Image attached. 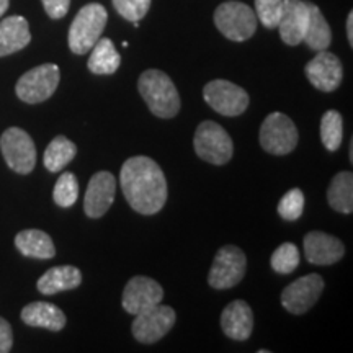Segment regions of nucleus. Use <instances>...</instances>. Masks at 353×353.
Segmentation results:
<instances>
[{"label":"nucleus","instance_id":"obj_1","mask_svg":"<svg viewBox=\"0 0 353 353\" xmlns=\"http://www.w3.org/2000/svg\"><path fill=\"white\" fill-rule=\"evenodd\" d=\"M123 195L136 213L151 216L164 208L167 180L156 161L145 156L128 159L120 172Z\"/></svg>","mask_w":353,"mask_h":353},{"label":"nucleus","instance_id":"obj_2","mask_svg":"<svg viewBox=\"0 0 353 353\" xmlns=\"http://www.w3.org/2000/svg\"><path fill=\"white\" fill-rule=\"evenodd\" d=\"M138 90L156 117L169 120L180 112V97L175 83L162 70H144L138 81Z\"/></svg>","mask_w":353,"mask_h":353},{"label":"nucleus","instance_id":"obj_3","mask_svg":"<svg viewBox=\"0 0 353 353\" xmlns=\"http://www.w3.org/2000/svg\"><path fill=\"white\" fill-rule=\"evenodd\" d=\"M108 21V12L101 3H87L82 7L69 28V50L74 54H85L101 38Z\"/></svg>","mask_w":353,"mask_h":353},{"label":"nucleus","instance_id":"obj_4","mask_svg":"<svg viewBox=\"0 0 353 353\" xmlns=\"http://www.w3.org/2000/svg\"><path fill=\"white\" fill-rule=\"evenodd\" d=\"M214 25L223 37L236 43L247 41L257 32V15L244 2H224L214 10Z\"/></svg>","mask_w":353,"mask_h":353},{"label":"nucleus","instance_id":"obj_5","mask_svg":"<svg viewBox=\"0 0 353 353\" xmlns=\"http://www.w3.org/2000/svg\"><path fill=\"white\" fill-rule=\"evenodd\" d=\"M193 145L198 157L214 165L228 164L234 154L231 136L223 126L210 120L198 125Z\"/></svg>","mask_w":353,"mask_h":353},{"label":"nucleus","instance_id":"obj_6","mask_svg":"<svg viewBox=\"0 0 353 353\" xmlns=\"http://www.w3.org/2000/svg\"><path fill=\"white\" fill-rule=\"evenodd\" d=\"M61 81L59 68L56 64H41L30 69L19 79L15 92L25 103H41L51 99Z\"/></svg>","mask_w":353,"mask_h":353},{"label":"nucleus","instance_id":"obj_7","mask_svg":"<svg viewBox=\"0 0 353 353\" xmlns=\"http://www.w3.org/2000/svg\"><path fill=\"white\" fill-rule=\"evenodd\" d=\"M298 144V130L290 117L275 112L265 118L260 126V145L273 156H286Z\"/></svg>","mask_w":353,"mask_h":353},{"label":"nucleus","instance_id":"obj_8","mask_svg":"<svg viewBox=\"0 0 353 353\" xmlns=\"http://www.w3.org/2000/svg\"><path fill=\"white\" fill-rule=\"evenodd\" d=\"M0 151L7 165L17 174H30L37 165V148L21 128H8L0 138Z\"/></svg>","mask_w":353,"mask_h":353},{"label":"nucleus","instance_id":"obj_9","mask_svg":"<svg viewBox=\"0 0 353 353\" xmlns=\"http://www.w3.org/2000/svg\"><path fill=\"white\" fill-rule=\"evenodd\" d=\"M203 99L216 113L223 117H239L250 103L249 94L236 83L216 79L203 88Z\"/></svg>","mask_w":353,"mask_h":353},{"label":"nucleus","instance_id":"obj_10","mask_svg":"<svg viewBox=\"0 0 353 353\" xmlns=\"http://www.w3.org/2000/svg\"><path fill=\"white\" fill-rule=\"evenodd\" d=\"M247 259L239 247L224 245L216 254L211 265L208 283L214 290H229L236 286L245 275Z\"/></svg>","mask_w":353,"mask_h":353},{"label":"nucleus","instance_id":"obj_11","mask_svg":"<svg viewBox=\"0 0 353 353\" xmlns=\"http://www.w3.org/2000/svg\"><path fill=\"white\" fill-rule=\"evenodd\" d=\"M175 321L176 314L174 307L165 306V304H156V306L136 314V319L132 321L131 330L138 342L156 343L170 332Z\"/></svg>","mask_w":353,"mask_h":353},{"label":"nucleus","instance_id":"obj_12","mask_svg":"<svg viewBox=\"0 0 353 353\" xmlns=\"http://www.w3.org/2000/svg\"><path fill=\"white\" fill-rule=\"evenodd\" d=\"M324 290V280L317 273L298 278L281 293V304L291 314H304L317 303Z\"/></svg>","mask_w":353,"mask_h":353},{"label":"nucleus","instance_id":"obj_13","mask_svg":"<svg viewBox=\"0 0 353 353\" xmlns=\"http://www.w3.org/2000/svg\"><path fill=\"white\" fill-rule=\"evenodd\" d=\"M307 81L321 92L337 90L343 79V65L334 52L317 51V56L304 68Z\"/></svg>","mask_w":353,"mask_h":353},{"label":"nucleus","instance_id":"obj_14","mask_svg":"<svg viewBox=\"0 0 353 353\" xmlns=\"http://www.w3.org/2000/svg\"><path fill=\"white\" fill-rule=\"evenodd\" d=\"M162 299H164V290L156 280L149 276H134L125 286L121 303L126 312L136 316L145 309L161 304Z\"/></svg>","mask_w":353,"mask_h":353},{"label":"nucleus","instance_id":"obj_15","mask_svg":"<svg viewBox=\"0 0 353 353\" xmlns=\"http://www.w3.org/2000/svg\"><path fill=\"white\" fill-rule=\"evenodd\" d=\"M117 193V179L110 172H99L88 182L85 198H83V211L88 218L99 219L113 205Z\"/></svg>","mask_w":353,"mask_h":353},{"label":"nucleus","instance_id":"obj_16","mask_svg":"<svg viewBox=\"0 0 353 353\" xmlns=\"http://www.w3.org/2000/svg\"><path fill=\"white\" fill-rule=\"evenodd\" d=\"M307 19V2H304V0H283V10H281L280 21L276 26L281 41L288 46L301 44L304 33H306Z\"/></svg>","mask_w":353,"mask_h":353},{"label":"nucleus","instance_id":"obj_17","mask_svg":"<svg viewBox=\"0 0 353 353\" xmlns=\"http://www.w3.org/2000/svg\"><path fill=\"white\" fill-rule=\"evenodd\" d=\"M343 242L327 232L312 231L304 236V255L309 263L334 265L343 257Z\"/></svg>","mask_w":353,"mask_h":353},{"label":"nucleus","instance_id":"obj_18","mask_svg":"<svg viewBox=\"0 0 353 353\" xmlns=\"http://www.w3.org/2000/svg\"><path fill=\"white\" fill-rule=\"evenodd\" d=\"M221 327L229 339L244 342L250 337L254 330L252 307L242 299L229 303L221 314Z\"/></svg>","mask_w":353,"mask_h":353},{"label":"nucleus","instance_id":"obj_19","mask_svg":"<svg viewBox=\"0 0 353 353\" xmlns=\"http://www.w3.org/2000/svg\"><path fill=\"white\" fill-rule=\"evenodd\" d=\"M32 41L30 25L25 17L13 15L0 21V57L21 51Z\"/></svg>","mask_w":353,"mask_h":353},{"label":"nucleus","instance_id":"obj_20","mask_svg":"<svg viewBox=\"0 0 353 353\" xmlns=\"http://www.w3.org/2000/svg\"><path fill=\"white\" fill-rule=\"evenodd\" d=\"M21 321L32 327H43L51 330V332H59L65 325V314L54 304L34 301L23 307Z\"/></svg>","mask_w":353,"mask_h":353},{"label":"nucleus","instance_id":"obj_21","mask_svg":"<svg viewBox=\"0 0 353 353\" xmlns=\"http://www.w3.org/2000/svg\"><path fill=\"white\" fill-rule=\"evenodd\" d=\"M82 283V273L72 265L52 267L38 280V291L43 294H56L61 291L76 290Z\"/></svg>","mask_w":353,"mask_h":353},{"label":"nucleus","instance_id":"obj_22","mask_svg":"<svg viewBox=\"0 0 353 353\" xmlns=\"http://www.w3.org/2000/svg\"><path fill=\"white\" fill-rule=\"evenodd\" d=\"M15 247L25 257L48 260L56 255V247L52 244V239L39 229H25V231L17 234Z\"/></svg>","mask_w":353,"mask_h":353},{"label":"nucleus","instance_id":"obj_23","mask_svg":"<svg viewBox=\"0 0 353 353\" xmlns=\"http://www.w3.org/2000/svg\"><path fill=\"white\" fill-rule=\"evenodd\" d=\"M309 8V19L306 33H304L303 43L307 44L309 50L312 51H324L327 50L332 43V30L325 20V17L322 15L321 8L316 3L307 2Z\"/></svg>","mask_w":353,"mask_h":353},{"label":"nucleus","instance_id":"obj_24","mask_svg":"<svg viewBox=\"0 0 353 353\" xmlns=\"http://www.w3.org/2000/svg\"><path fill=\"white\" fill-rule=\"evenodd\" d=\"M92 54L88 57V70L97 76H112L121 64V56L110 38H100L92 48Z\"/></svg>","mask_w":353,"mask_h":353},{"label":"nucleus","instance_id":"obj_25","mask_svg":"<svg viewBox=\"0 0 353 353\" xmlns=\"http://www.w3.org/2000/svg\"><path fill=\"white\" fill-rule=\"evenodd\" d=\"M330 208L342 214L353 211V175L352 172H339L334 176L327 190Z\"/></svg>","mask_w":353,"mask_h":353},{"label":"nucleus","instance_id":"obj_26","mask_svg":"<svg viewBox=\"0 0 353 353\" xmlns=\"http://www.w3.org/2000/svg\"><path fill=\"white\" fill-rule=\"evenodd\" d=\"M76 154L77 145L72 141L65 136H56L44 151V167L52 174H56V172L63 170L76 157Z\"/></svg>","mask_w":353,"mask_h":353},{"label":"nucleus","instance_id":"obj_27","mask_svg":"<svg viewBox=\"0 0 353 353\" xmlns=\"http://www.w3.org/2000/svg\"><path fill=\"white\" fill-rule=\"evenodd\" d=\"M321 141L324 148L330 152H335L341 148L343 141V118L335 110L324 113L321 120Z\"/></svg>","mask_w":353,"mask_h":353},{"label":"nucleus","instance_id":"obj_28","mask_svg":"<svg viewBox=\"0 0 353 353\" xmlns=\"http://www.w3.org/2000/svg\"><path fill=\"white\" fill-rule=\"evenodd\" d=\"M52 198L54 203L61 208H70L79 198V182L77 176L72 172H64L63 175L57 179L52 190Z\"/></svg>","mask_w":353,"mask_h":353},{"label":"nucleus","instance_id":"obj_29","mask_svg":"<svg viewBox=\"0 0 353 353\" xmlns=\"http://www.w3.org/2000/svg\"><path fill=\"white\" fill-rule=\"evenodd\" d=\"M272 268L281 275H290L298 268L299 265V250L298 247L291 242L281 244L272 255Z\"/></svg>","mask_w":353,"mask_h":353},{"label":"nucleus","instance_id":"obj_30","mask_svg":"<svg viewBox=\"0 0 353 353\" xmlns=\"http://www.w3.org/2000/svg\"><path fill=\"white\" fill-rule=\"evenodd\" d=\"M304 211V193L299 188H291L278 203V214L286 221H296Z\"/></svg>","mask_w":353,"mask_h":353},{"label":"nucleus","instance_id":"obj_31","mask_svg":"<svg viewBox=\"0 0 353 353\" xmlns=\"http://www.w3.org/2000/svg\"><path fill=\"white\" fill-rule=\"evenodd\" d=\"M283 0H255V15L265 28L275 30L280 21Z\"/></svg>","mask_w":353,"mask_h":353},{"label":"nucleus","instance_id":"obj_32","mask_svg":"<svg viewBox=\"0 0 353 353\" xmlns=\"http://www.w3.org/2000/svg\"><path fill=\"white\" fill-rule=\"evenodd\" d=\"M118 15L128 21H139L145 17L151 8L152 0H112Z\"/></svg>","mask_w":353,"mask_h":353},{"label":"nucleus","instance_id":"obj_33","mask_svg":"<svg viewBox=\"0 0 353 353\" xmlns=\"http://www.w3.org/2000/svg\"><path fill=\"white\" fill-rule=\"evenodd\" d=\"M44 12L48 13V17L52 20L64 19L68 15L70 0H41Z\"/></svg>","mask_w":353,"mask_h":353},{"label":"nucleus","instance_id":"obj_34","mask_svg":"<svg viewBox=\"0 0 353 353\" xmlns=\"http://www.w3.org/2000/svg\"><path fill=\"white\" fill-rule=\"evenodd\" d=\"M13 345V332L10 324L0 317V353H8Z\"/></svg>","mask_w":353,"mask_h":353},{"label":"nucleus","instance_id":"obj_35","mask_svg":"<svg viewBox=\"0 0 353 353\" xmlns=\"http://www.w3.org/2000/svg\"><path fill=\"white\" fill-rule=\"evenodd\" d=\"M347 38L350 46H353V12L348 13L347 17Z\"/></svg>","mask_w":353,"mask_h":353},{"label":"nucleus","instance_id":"obj_36","mask_svg":"<svg viewBox=\"0 0 353 353\" xmlns=\"http://www.w3.org/2000/svg\"><path fill=\"white\" fill-rule=\"evenodd\" d=\"M8 6H10V0H0V17H3V13L8 10Z\"/></svg>","mask_w":353,"mask_h":353},{"label":"nucleus","instance_id":"obj_37","mask_svg":"<svg viewBox=\"0 0 353 353\" xmlns=\"http://www.w3.org/2000/svg\"><path fill=\"white\" fill-rule=\"evenodd\" d=\"M353 159V145L350 144V161Z\"/></svg>","mask_w":353,"mask_h":353}]
</instances>
